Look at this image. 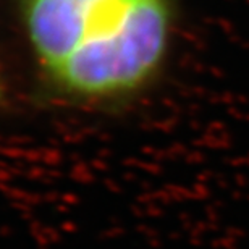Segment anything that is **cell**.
Instances as JSON below:
<instances>
[{
	"label": "cell",
	"mask_w": 249,
	"mask_h": 249,
	"mask_svg": "<svg viewBox=\"0 0 249 249\" xmlns=\"http://www.w3.org/2000/svg\"><path fill=\"white\" fill-rule=\"evenodd\" d=\"M21 10L49 79L83 101L141 91L170 44V0H21Z\"/></svg>",
	"instance_id": "cell-1"
}]
</instances>
